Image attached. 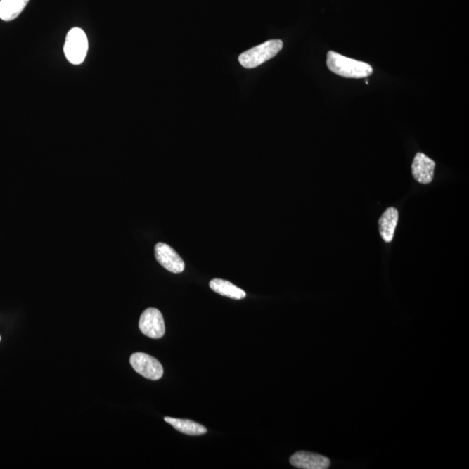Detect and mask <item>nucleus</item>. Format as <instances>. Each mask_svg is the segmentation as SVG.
Here are the masks:
<instances>
[{
    "instance_id": "obj_8",
    "label": "nucleus",
    "mask_w": 469,
    "mask_h": 469,
    "mask_svg": "<svg viewBox=\"0 0 469 469\" xmlns=\"http://www.w3.org/2000/svg\"><path fill=\"white\" fill-rule=\"evenodd\" d=\"M435 162L423 153H417L413 158L412 173L413 177L420 184H428L434 177Z\"/></svg>"
},
{
    "instance_id": "obj_9",
    "label": "nucleus",
    "mask_w": 469,
    "mask_h": 469,
    "mask_svg": "<svg viewBox=\"0 0 469 469\" xmlns=\"http://www.w3.org/2000/svg\"><path fill=\"white\" fill-rule=\"evenodd\" d=\"M398 223V210L393 207L387 209L379 219V231L386 243L392 242Z\"/></svg>"
},
{
    "instance_id": "obj_3",
    "label": "nucleus",
    "mask_w": 469,
    "mask_h": 469,
    "mask_svg": "<svg viewBox=\"0 0 469 469\" xmlns=\"http://www.w3.org/2000/svg\"><path fill=\"white\" fill-rule=\"evenodd\" d=\"M88 39L82 29L74 27L66 35L64 51L66 59L72 65L82 64L88 53Z\"/></svg>"
},
{
    "instance_id": "obj_1",
    "label": "nucleus",
    "mask_w": 469,
    "mask_h": 469,
    "mask_svg": "<svg viewBox=\"0 0 469 469\" xmlns=\"http://www.w3.org/2000/svg\"><path fill=\"white\" fill-rule=\"evenodd\" d=\"M327 66L332 72L349 79H364L373 73L371 65L367 63L354 60L332 51L327 54Z\"/></svg>"
},
{
    "instance_id": "obj_12",
    "label": "nucleus",
    "mask_w": 469,
    "mask_h": 469,
    "mask_svg": "<svg viewBox=\"0 0 469 469\" xmlns=\"http://www.w3.org/2000/svg\"><path fill=\"white\" fill-rule=\"evenodd\" d=\"M166 423L171 424L176 430L189 435H201L207 433V428L201 424L190 420L175 419L172 417H165Z\"/></svg>"
},
{
    "instance_id": "obj_6",
    "label": "nucleus",
    "mask_w": 469,
    "mask_h": 469,
    "mask_svg": "<svg viewBox=\"0 0 469 469\" xmlns=\"http://www.w3.org/2000/svg\"><path fill=\"white\" fill-rule=\"evenodd\" d=\"M155 257L162 267L176 274L183 272L186 268L182 257L174 249L165 243H158L155 246Z\"/></svg>"
},
{
    "instance_id": "obj_10",
    "label": "nucleus",
    "mask_w": 469,
    "mask_h": 469,
    "mask_svg": "<svg viewBox=\"0 0 469 469\" xmlns=\"http://www.w3.org/2000/svg\"><path fill=\"white\" fill-rule=\"evenodd\" d=\"M210 287L214 293L224 295V297L236 299V300H240V299L246 297L245 290L236 287L233 283L229 282V281L213 279L210 282Z\"/></svg>"
},
{
    "instance_id": "obj_4",
    "label": "nucleus",
    "mask_w": 469,
    "mask_h": 469,
    "mask_svg": "<svg viewBox=\"0 0 469 469\" xmlns=\"http://www.w3.org/2000/svg\"><path fill=\"white\" fill-rule=\"evenodd\" d=\"M131 365L136 373L151 381H158L164 375V368L156 358L145 353L133 354Z\"/></svg>"
},
{
    "instance_id": "obj_2",
    "label": "nucleus",
    "mask_w": 469,
    "mask_h": 469,
    "mask_svg": "<svg viewBox=\"0 0 469 469\" xmlns=\"http://www.w3.org/2000/svg\"><path fill=\"white\" fill-rule=\"evenodd\" d=\"M283 46L282 40H269L243 53L238 58L239 63L245 68H257L278 55Z\"/></svg>"
},
{
    "instance_id": "obj_7",
    "label": "nucleus",
    "mask_w": 469,
    "mask_h": 469,
    "mask_svg": "<svg viewBox=\"0 0 469 469\" xmlns=\"http://www.w3.org/2000/svg\"><path fill=\"white\" fill-rule=\"evenodd\" d=\"M290 461L295 468L302 469H326L330 466L328 458L311 452H297Z\"/></svg>"
},
{
    "instance_id": "obj_13",
    "label": "nucleus",
    "mask_w": 469,
    "mask_h": 469,
    "mask_svg": "<svg viewBox=\"0 0 469 469\" xmlns=\"http://www.w3.org/2000/svg\"><path fill=\"white\" fill-rule=\"evenodd\" d=\"M0 340H1V338H0Z\"/></svg>"
},
{
    "instance_id": "obj_11",
    "label": "nucleus",
    "mask_w": 469,
    "mask_h": 469,
    "mask_svg": "<svg viewBox=\"0 0 469 469\" xmlns=\"http://www.w3.org/2000/svg\"><path fill=\"white\" fill-rule=\"evenodd\" d=\"M29 0H0V18L12 21L20 16Z\"/></svg>"
},
{
    "instance_id": "obj_5",
    "label": "nucleus",
    "mask_w": 469,
    "mask_h": 469,
    "mask_svg": "<svg viewBox=\"0 0 469 469\" xmlns=\"http://www.w3.org/2000/svg\"><path fill=\"white\" fill-rule=\"evenodd\" d=\"M139 330L148 338L160 339L165 334L164 317L160 310L149 308L140 316Z\"/></svg>"
}]
</instances>
